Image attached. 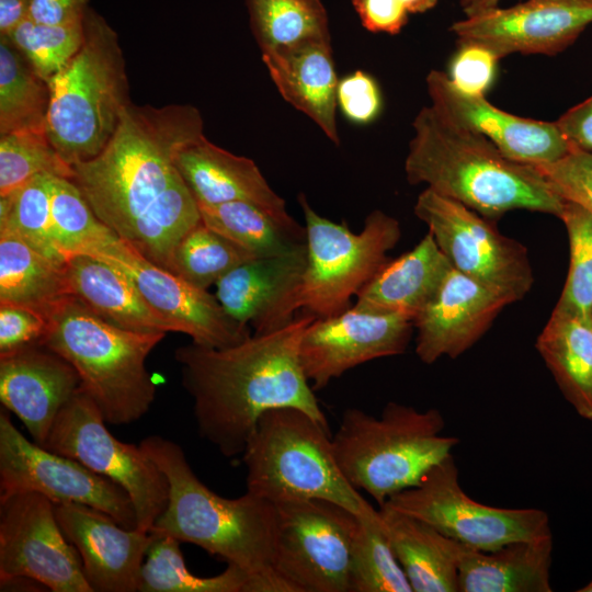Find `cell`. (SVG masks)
Segmentation results:
<instances>
[{
	"label": "cell",
	"mask_w": 592,
	"mask_h": 592,
	"mask_svg": "<svg viewBox=\"0 0 592 592\" xmlns=\"http://www.w3.org/2000/svg\"><path fill=\"white\" fill-rule=\"evenodd\" d=\"M316 318L303 312L228 348L192 342L175 350L198 433L225 457L242 454L259 418L273 408H299L329 426L299 361L301 337Z\"/></svg>",
	"instance_id": "cell-2"
},
{
	"label": "cell",
	"mask_w": 592,
	"mask_h": 592,
	"mask_svg": "<svg viewBox=\"0 0 592 592\" xmlns=\"http://www.w3.org/2000/svg\"><path fill=\"white\" fill-rule=\"evenodd\" d=\"M53 237L67 260L75 254L94 255L118 236L94 214L70 179L52 175Z\"/></svg>",
	"instance_id": "cell-36"
},
{
	"label": "cell",
	"mask_w": 592,
	"mask_h": 592,
	"mask_svg": "<svg viewBox=\"0 0 592 592\" xmlns=\"http://www.w3.org/2000/svg\"><path fill=\"white\" fill-rule=\"evenodd\" d=\"M202 221L255 258L282 255L306 244L266 210L244 201L198 205Z\"/></svg>",
	"instance_id": "cell-32"
},
{
	"label": "cell",
	"mask_w": 592,
	"mask_h": 592,
	"mask_svg": "<svg viewBox=\"0 0 592 592\" xmlns=\"http://www.w3.org/2000/svg\"><path fill=\"white\" fill-rule=\"evenodd\" d=\"M274 570L291 592H350L360 516L323 499L275 504Z\"/></svg>",
	"instance_id": "cell-12"
},
{
	"label": "cell",
	"mask_w": 592,
	"mask_h": 592,
	"mask_svg": "<svg viewBox=\"0 0 592 592\" xmlns=\"http://www.w3.org/2000/svg\"><path fill=\"white\" fill-rule=\"evenodd\" d=\"M47 320L41 312L19 305L0 303V354L41 344Z\"/></svg>",
	"instance_id": "cell-46"
},
{
	"label": "cell",
	"mask_w": 592,
	"mask_h": 592,
	"mask_svg": "<svg viewBox=\"0 0 592 592\" xmlns=\"http://www.w3.org/2000/svg\"><path fill=\"white\" fill-rule=\"evenodd\" d=\"M413 209L453 269L510 304L530 292L534 274L527 249L501 234L496 221L428 187L419 194Z\"/></svg>",
	"instance_id": "cell-13"
},
{
	"label": "cell",
	"mask_w": 592,
	"mask_h": 592,
	"mask_svg": "<svg viewBox=\"0 0 592 592\" xmlns=\"http://www.w3.org/2000/svg\"><path fill=\"white\" fill-rule=\"evenodd\" d=\"M57 522L77 549L92 591L135 592L153 535L119 525L89 505L55 503Z\"/></svg>",
	"instance_id": "cell-20"
},
{
	"label": "cell",
	"mask_w": 592,
	"mask_h": 592,
	"mask_svg": "<svg viewBox=\"0 0 592 592\" xmlns=\"http://www.w3.org/2000/svg\"><path fill=\"white\" fill-rule=\"evenodd\" d=\"M261 54L316 39H331L321 0H246Z\"/></svg>",
	"instance_id": "cell-34"
},
{
	"label": "cell",
	"mask_w": 592,
	"mask_h": 592,
	"mask_svg": "<svg viewBox=\"0 0 592 592\" xmlns=\"http://www.w3.org/2000/svg\"><path fill=\"white\" fill-rule=\"evenodd\" d=\"M535 348L576 412L592 421V323L554 308Z\"/></svg>",
	"instance_id": "cell-30"
},
{
	"label": "cell",
	"mask_w": 592,
	"mask_h": 592,
	"mask_svg": "<svg viewBox=\"0 0 592 592\" xmlns=\"http://www.w3.org/2000/svg\"><path fill=\"white\" fill-rule=\"evenodd\" d=\"M38 174L72 180L73 169L53 146L46 127L23 128L0 137V196Z\"/></svg>",
	"instance_id": "cell-40"
},
{
	"label": "cell",
	"mask_w": 592,
	"mask_h": 592,
	"mask_svg": "<svg viewBox=\"0 0 592 592\" xmlns=\"http://www.w3.org/2000/svg\"><path fill=\"white\" fill-rule=\"evenodd\" d=\"M569 239V269L557 309L591 320L592 317V214L566 201L559 217Z\"/></svg>",
	"instance_id": "cell-41"
},
{
	"label": "cell",
	"mask_w": 592,
	"mask_h": 592,
	"mask_svg": "<svg viewBox=\"0 0 592 592\" xmlns=\"http://www.w3.org/2000/svg\"><path fill=\"white\" fill-rule=\"evenodd\" d=\"M364 29L372 33L398 34L408 22L399 0H352Z\"/></svg>",
	"instance_id": "cell-47"
},
{
	"label": "cell",
	"mask_w": 592,
	"mask_h": 592,
	"mask_svg": "<svg viewBox=\"0 0 592 592\" xmlns=\"http://www.w3.org/2000/svg\"><path fill=\"white\" fill-rule=\"evenodd\" d=\"M452 265L428 234L400 257L388 260L357 293L355 307L414 320L437 292Z\"/></svg>",
	"instance_id": "cell-26"
},
{
	"label": "cell",
	"mask_w": 592,
	"mask_h": 592,
	"mask_svg": "<svg viewBox=\"0 0 592 592\" xmlns=\"http://www.w3.org/2000/svg\"><path fill=\"white\" fill-rule=\"evenodd\" d=\"M412 126L405 161L410 184L424 183L493 221L513 209L560 217L566 201L536 166L505 157L485 136L433 106L421 109Z\"/></svg>",
	"instance_id": "cell-3"
},
{
	"label": "cell",
	"mask_w": 592,
	"mask_h": 592,
	"mask_svg": "<svg viewBox=\"0 0 592 592\" xmlns=\"http://www.w3.org/2000/svg\"><path fill=\"white\" fill-rule=\"evenodd\" d=\"M553 533L492 550L464 545L458 592H551Z\"/></svg>",
	"instance_id": "cell-28"
},
{
	"label": "cell",
	"mask_w": 592,
	"mask_h": 592,
	"mask_svg": "<svg viewBox=\"0 0 592 592\" xmlns=\"http://www.w3.org/2000/svg\"><path fill=\"white\" fill-rule=\"evenodd\" d=\"M591 323H592V317H591Z\"/></svg>",
	"instance_id": "cell-54"
},
{
	"label": "cell",
	"mask_w": 592,
	"mask_h": 592,
	"mask_svg": "<svg viewBox=\"0 0 592 592\" xmlns=\"http://www.w3.org/2000/svg\"><path fill=\"white\" fill-rule=\"evenodd\" d=\"M508 305L505 298L452 267L413 320L417 356L425 364L443 356L458 357L486 333Z\"/></svg>",
	"instance_id": "cell-21"
},
{
	"label": "cell",
	"mask_w": 592,
	"mask_h": 592,
	"mask_svg": "<svg viewBox=\"0 0 592 592\" xmlns=\"http://www.w3.org/2000/svg\"><path fill=\"white\" fill-rule=\"evenodd\" d=\"M306 265V244L274 257L254 258L226 273L216 285V298L238 323L254 333L275 330L276 315L298 285Z\"/></svg>",
	"instance_id": "cell-25"
},
{
	"label": "cell",
	"mask_w": 592,
	"mask_h": 592,
	"mask_svg": "<svg viewBox=\"0 0 592 592\" xmlns=\"http://www.w3.org/2000/svg\"><path fill=\"white\" fill-rule=\"evenodd\" d=\"M44 316L47 330L41 344L73 366L106 423L128 424L148 412L156 384L146 360L164 332L116 327L73 295L56 301Z\"/></svg>",
	"instance_id": "cell-5"
},
{
	"label": "cell",
	"mask_w": 592,
	"mask_h": 592,
	"mask_svg": "<svg viewBox=\"0 0 592 592\" xmlns=\"http://www.w3.org/2000/svg\"><path fill=\"white\" fill-rule=\"evenodd\" d=\"M80 387L58 413L43 447L73 458L118 485L130 498L136 528L150 532L169 499L166 475L139 445L123 443Z\"/></svg>",
	"instance_id": "cell-11"
},
{
	"label": "cell",
	"mask_w": 592,
	"mask_h": 592,
	"mask_svg": "<svg viewBox=\"0 0 592 592\" xmlns=\"http://www.w3.org/2000/svg\"><path fill=\"white\" fill-rule=\"evenodd\" d=\"M50 174H38L0 196V231L14 234L45 257L64 264L53 237Z\"/></svg>",
	"instance_id": "cell-37"
},
{
	"label": "cell",
	"mask_w": 592,
	"mask_h": 592,
	"mask_svg": "<svg viewBox=\"0 0 592 592\" xmlns=\"http://www.w3.org/2000/svg\"><path fill=\"white\" fill-rule=\"evenodd\" d=\"M579 592H592V579L582 588L578 590Z\"/></svg>",
	"instance_id": "cell-53"
},
{
	"label": "cell",
	"mask_w": 592,
	"mask_h": 592,
	"mask_svg": "<svg viewBox=\"0 0 592 592\" xmlns=\"http://www.w3.org/2000/svg\"><path fill=\"white\" fill-rule=\"evenodd\" d=\"M241 456L247 469V491L273 504L323 499L360 517L379 515V510L342 475L329 426L299 408L265 411Z\"/></svg>",
	"instance_id": "cell-7"
},
{
	"label": "cell",
	"mask_w": 592,
	"mask_h": 592,
	"mask_svg": "<svg viewBox=\"0 0 592 592\" xmlns=\"http://www.w3.org/2000/svg\"><path fill=\"white\" fill-rule=\"evenodd\" d=\"M282 98L307 115L335 145L338 77L331 39H316L262 54Z\"/></svg>",
	"instance_id": "cell-24"
},
{
	"label": "cell",
	"mask_w": 592,
	"mask_h": 592,
	"mask_svg": "<svg viewBox=\"0 0 592 592\" xmlns=\"http://www.w3.org/2000/svg\"><path fill=\"white\" fill-rule=\"evenodd\" d=\"M555 122L571 147L592 152V95Z\"/></svg>",
	"instance_id": "cell-48"
},
{
	"label": "cell",
	"mask_w": 592,
	"mask_h": 592,
	"mask_svg": "<svg viewBox=\"0 0 592 592\" xmlns=\"http://www.w3.org/2000/svg\"><path fill=\"white\" fill-rule=\"evenodd\" d=\"M414 330L413 320L356 308L316 318L299 344V361L312 389L373 360L402 354Z\"/></svg>",
	"instance_id": "cell-17"
},
{
	"label": "cell",
	"mask_w": 592,
	"mask_h": 592,
	"mask_svg": "<svg viewBox=\"0 0 592 592\" xmlns=\"http://www.w3.org/2000/svg\"><path fill=\"white\" fill-rule=\"evenodd\" d=\"M37 492L54 503L89 505L126 528H136L129 496L80 462L29 441L0 411V496Z\"/></svg>",
	"instance_id": "cell-14"
},
{
	"label": "cell",
	"mask_w": 592,
	"mask_h": 592,
	"mask_svg": "<svg viewBox=\"0 0 592 592\" xmlns=\"http://www.w3.org/2000/svg\"><path fill=\"white\" fill-rule=\"evenodd\" d=\"M500 0H459L465 16L473 15L485 10L494 8Z\"/></svg>",
	"instance_id": "cell-51"
},
{
	"label": "cell",
	"mask_w": 592,
	"mask_h": 592,
	"mask_svg": "<svg viewBox=\"0 0 592 592\" xmlns=\"http://www.w3.org/2000/svg\"><path fill=\"white\" fill-rule=\"evenodd\" d=\"M204 136L201 113L192 105L130 102L105 148L72 166V181L98 218L169 271L177 244L202 220L174 158Z\"/></svg>",
	"instance_id": "cell-1"
},
{
	"label": "cell",
	"mask_w": 592,
	"mask_h": 592,
	"mask_svg": "<svg viewBox=\"0 0 592 592\" xmlns=\"http://www.w3.org/2000/svg\"><path fill=\"white\" fill-rule=\"evenodd\" d=\"M93 257L124 271L174 332L190 335L195 344L223 349L251 335L247 326L225 311L216 296L147 260L119 237Z\"/></svg>",
	"instance_id": "cell-16"
},
{
	"label": "cell",
	"mask_w": 592,
	"mask_h": 592,
	"mask_svg": "<svg viewBox=\"0 0 592 592\" xmlns=\"http://www.w3.org/2000/svg\"><path fill=\"white\" fill-rule=\"evenodd\" d=\"M5 37L26 58L35 72L48 81L80 49L84 39V25L83 20L46 24L27 18Z\"/></svg>",
	"instance_id": "cell-42"
},
{
	"label": "cell",
	"mask_w": 592,
	"mask_h": 592,
	"mask_svg": "<svg viewBox=\"0 0 592 592\" xmlns=\"http://www.w3.org/2000/svg\"><path fill=\"white\" fill-rule=\"evenodd\" d=\"M88 0H31L30 18L39 23L65 24L84 18Z\"/></svg>",
	"instance_id": "cell-49"
},
{
	"label": "cell",
	"mask_w": 592,
	"mask_h": 592,
	"mask_svg": "<svg viewBox=\"0 0 592 592\" xmlns=\"http://www.w3.org/2000/svg\"><path fill=\"white\" fill-rule=\"evenodd\" d=\"M337 105L346 119L364 125L373 122L382 110V94L375 79L356 70L338 82Z\"/></svg>",
	"instance_id": "cell-45"
},
{
	"label": "cell",
	"mask_w": 592,
	"mask_h": 592,
	"mask_svg": "<svg viewBox=\"0 0 592 592\" xmlns=\"http://www.w3.org/2000/svg\"><path fill=\"white\" fill-rule=\"evenodd\" d=\"M298 202L305 218L306 265L276 315L275 329L299 309L322 318L350 308L352 296L388 261L387 252L401 237L399 221L379 209L368 214L355 234L345 224L320 216L305 194L298 195Z\"/></svg>",
	"instance_id": "cell-9"
},
{
	"label": "cell",
	"mask_w": 592,
	"mask_h": 592,
	"mask_svg": "<svg viewBox=\"0 0 592 592\" xmlns=\"http://www.w3.org/2000/svg\"><path fill=\"white\" fill-rule=\"evenodd\" d=\"M83 25L80 49L47 81L46 130L71 167L95 158L105 148L130 103L117 34L89 8Z\"/></svg>",
	"instance_id": "cell-8"
},
{
	"label": "cell",
	"mask_w": 592,
	"mask_h": 592,
	"mask_svg": "<svg viewBox=\"0 0 592 592\" xmlns=\"http://www.w3.org/2000/svg\"><path fill=\"white\" fill-rule=\"evenodd\" d=\"M81 387L73 366L43 344L0 354V400L43 446L60 410Z\"/></svg>",
	"instance_id": "cell-22"
},
{
	"label": "cell",
	"mask_w": 592,
	"mask_h": 592,
	"mask_svg": "<svg viewBox=\"0 0 592 592\" xmlns=\"http://www.w3.org/2000/svg\"><path fill=\"white\" fill-rule=\"evenodd\" d=\"M382 506L420 520L480 550L551 534L549 516L542 509L498 508L470 498L460 487L453 454L432 466L415 486L394 494Z\"/></svg>",
	"instance_id": "cell-10"
},
{
	"label": "cell",
	"mask_w": 592,
	"mask_h": 592,
	"mask_svg": "<svg viewBox=\"0 0 592 592\" xmlns=\"http://www.w3.org/2000/svg\"><path fill=\"white\" fill-rule=\"evenodd\" d=\"M591 23L592 0H527L465 16L449 31L457 44H479L500 59L513 53L557 55Z\"/></svg>",
	"instance_id": "cell-18"
},
{
	"label": "cell",
	"mask_w": 592,
	"mask_h": 592,
	"mask_svg": "<svg viewBox=\"0 0 592 592\" xmlns=\"http://www.w3.org/2000/svg\"><path fill=\"white\" fill-rule=\"evenodd\" d=\"M254 258L201 220L177 244L170 271L190 284L207 289L230 270Z\"/></svg>",
	"instance_id": "cell-38"
},
{
	"label": "cell",
	"mask_w": 592,
	"mask_h": 592,
	"mask_svg": "<svg viewBox=\"0 0 592 592\" xmlns=\"http://www.w3.org/2000/svg\"><path fill=\"white\" fill-rule=\"evenodd\" d=\"M350 592H413L385 531L380 512L361 517L350 574Z\"/></svg>",
	"instance_id": "cell-39"
},
{
	"label": "cell",
	"mask_w": 592,
	"mask_h": 592,
	"mask_svg": "<svg viewBox=\"0 0 592 592\" xmlns=\"http://www.w3.org/2000/svg\"><path fill=\"white\" fill-rule=\"evenodd\" d=\"M536 167L565 201L592 214V152L571 147L561 159Z\"/></svg>",
	"instance_id": "cell-43"
},
{
	"label": "cell",
	"mask_w": 592,
	"mask_h": 592,
	"mask_svg": "<svg viewBox=\"0 0 592 592\" xmlns=\"http://www.w3.org/2000/svg\"><path fill=\"white\" fill-rule=\"evenodd\" d=\"M458 46L449 64V79L466 93L485 95L493 81L499 58L479 44Z\"/></svg>",
	"instance_id": "cell-44"
},
{
	"label": "cell",
	"mask_w": 592,
	"mask_h": 592,
	"mask_svg": "<svg viewBox=\"0 0 592 592\" xmlns=\"http://www.w3.org/2000/svg\"><path fill=\"white\" fill-rule=\"evenodd\" d=\"M70 295L65 263H58L10 231H0V303L42 315Z\"/></svg>",
	"instance_id": "cell-31"
},
{
	"label": "cell",
	"mask_w": 592,
	"mask_h": 592,
	"mask_svg": "<svg viewBox=\"0 0 592 592\" xmlns=\"http://www.w3.org/2000/svg\"><path fill=\"white\" fill-rule=\"evenodd\" d=\"M16 578L53 592H93L55 503L37 492L0 496V584Z\"/></svg>",
	"instance_id": "cell-15"
},
{
	"label": "cell",
	"mask_w": 592,
	"mask_h": 592,
	"mask_svg": "<svg viewBox=\"0 0 592 592\" xmlns=\"http://www.w3.org/2000/svg\"><path fill=\"white\" fill-rule=\"evenodd\" d=\"M140 446L163 471L169 483L164 511L149 533L172 536L223 558L246 571L258 592H291L274 570L277 509L249 491L225 498L194 474L180 445L162 436Z\"/></svg>",
	"instance_id": "cell-4"
},
{
	"label": "cell",
	"mask_w": 592,
	"mask_h": 592,
	"mask_svg": "<svg viewBox=\"0 0 592 592\" xmlns=\"http://www.w3.org/2000/svg\"><path fill=\"white\" fill-rule=\"evenodd\" d=\"M31 0H0V34L8 36L30 18Z\"/></svg>",
	"instance_id": "cell-50"
},
{
	"label": "cell",
	"mask_w": 592,
	"mask_h": 592,
	"mask_svg": "<svg viewBox=\"0 0 592 592\" xmlns=\"http://www.w3.org/2000/svg\"><path fill=\"white\" fill-rule=\"evenodd\" d=\"M50 101L47 81L5 36L0 39V135L46 127Z\"/></svg>",
	"instance_id": "cell-35"
},
{
	"label": "cell",
	"mask_w": 592,
	"mask_h": 592,
	"mask_svg": "<svg viewBox=\"0 0 592 592\" xmlns=\"http://www.w3.org/2000/svg\"><path fill=\"white\" fill-rule=\"evenodd\" d=\"M382 521L413 592H458L460 544L431 525L385 506Z\"/></svg>",
	"instance_id": "cell-29"
},
{
	"label": "cell",
	"mask_w": 592,
	"mask_h": 592,
	"mask_svg": "<svg viewBox=\"0 0 592 592\" xmlns=\"http://www.w3.org/2000/svg\"><path fill=\"white\" fill-rule=\"evenodd\" d=\"M426 88L431 106L459 126L485 136L512 160L539 166L553 163L571 150L556 122L504 112L488 102L485 95L462 91L445 72L431 70L426 76Z\"/></svg>",
	"instance_id": "cell-19"
},
{
	"label": "cell",
	"mask_w": 592,
	"mask_h": 592,
	"mask_svg": "<svg viewBox=\"0 0 592 592\" xmlns=\"http://www.w3.org/2000/svg\"><path fill=\"white\" fill-rule=\"evenodd\" d=\"M408 13H424L437 4V0H399Z\"/></svg>",
	"instance_id": "cell-52"
},
{
	"label": "cell",
	"mask_w": 592,
	"mask_h": 592,
	"mask_svg": "<svg viewBox=\"0 0 592 592\" xmlns=\"http://www.w3.org/2000/svg\"><path fill=\"white\" fill-rule=\"evenodd\" d=\"M444 428L435 408L389 401L379 417L349 408L331 435L334 458L344 478L382 506L453 454L459 440L444 435Z\"/></svg>",
	"instance_id": "cell-6"
},
{
	"label": "cell",
	"mask_w": 592,
	"mask_h": 592,
	"mask_svg": "<svg viewBox=\"0 0 592 592\" xmlns=\"http://www.w3.org/2000/svg\"><path fill=\"white\" fill-rule=\"evenodd\" d=\"M174 163L197 205L249 202L288 230L306 237L305 226L288 214L284 198L270 186L253 160L234 155L204 136L181 148Z\"/></svg>",
	"instance_id": "cell-23"
},
{
	"label": "cell",
	"mask_w": 592,
	"mask_h": 592,
	"mask_svg": "<svg viewBox=\"0 0 592 592\" xmlns=\"http://www.w3.org/2000/svg\"><path fill=\"white\" fill-rule=\"evenodd\" d=\"M65 271L69 294L107 322L136 332H174L133 280L113 264L93 255L75 254L66 260Z\"/></svg>",
	"instance_id": "cell-27"
},
{
	"label": "cell",
	"mask_w": 592,
	"mask_h": 592,
	"mask_svg": "<svg viewBox=\"0 0 592 592\" xmlns=\"http://www.w3.org/2000/svg\"><path fill=\"white\" fill-rule=\"evenodd\" d=\"M153 535V534H152ZM181 542L172 536H156L140 571L141 592H258L252 578L242 569L227 565L212 577L193 574L185 566Z\"/></svg>",
	"instance_id": "cell-33"
}]
</instances>
